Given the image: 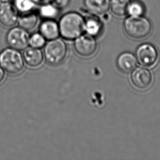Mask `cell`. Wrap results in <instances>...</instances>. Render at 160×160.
<instances>
[{"instance_id":"6da1fadb","label":"cell","mask_w":160,"mask_h":160,"mask_svg":"<svg viewBox=\"0 0 160 160\" xmlns=\"http://www.w3.org/2000/svg\"><path fill=\"white\" fill-rule=\"evenodd\" d=\"M60 35L66 39L73 40L85 31V19L80 14L70 12L62 15L58 22Z\"/></svg>"},{"instance_id":"7a4b0ae2","label":"cell","mask_w":160,"mask_h":160,"mask_svg":"<svg viewBox=\"0 0 160 160\" xmlns=\"http://www.w3.org/2000/svg\"><path fill=\"white\" fill-rule=\"evenodd\" d=\"M123 28L128 36L133 39H142L150 34L152 25L146 18L130 16L123 22Z\"/></svg>"},{"instance_id":"3957f363","label":"cell","mask_w":160,"mask_h":160,"mask_svg":"<svg viewBox=\"0 0 160 160\" xmlns=\"http://www.w3.org/2000/svg\"><path fill=\"white\" fill-rule=\"evenodd\" d=\"M24 60L18 50L8 48L0 55V65L5 71L12 75H17L24 68Z\"/></svg>"},{"instance_id":"277c9868","label":"cell","mask_w":160,"mask_h":160,"mask_svg":"<svg viewBox=\"0 0 160 160\" xmlns=\"http://www.w3.org/2000/svg\"><path fill=\"white\" fill-rule=\"evenodd\" d=\"M68 48L66 42L60 38L49 40L44 50L47 62L50 65L58 66L66 58Z\"/></svg>"},{"instance_id":"5b68a950","label":"cell","mask_w":160,"mask_h":160,"mask_svg":"<svg viewBox=\"0 0 160 160\" xmlns=\"http://www.w3.org/2000/svg\"><path fill=\"white\" fill-rule=\"evenodd\" d=\"M30 35L28 31L20 27H16L9 31L6 36V42L12 49L21 51L29 45Z\"/></svg>"},{"instance_id":"8992f818","label":"cell","mask_w":160,"mask_h":160,"mask_svg":"<svg viewBox=\"0 0 160 160\" xmlns=\"http://www.w3.org/2000/svg\"><path fill=\"white\" fill-rule=\"evenodd\" d=\"M75 39L74 48L79 55L89 58L95 54L98 49V43L93 36L86 33L80 35Z\"/></svg>"},{"instance_id":"52a82bcc","label":"cell","mask_w":160,"mask_h":160,"mask_svg":"<svg viewBox=\"0 0 160 160\" xmlns=\"http://www.w3.org/2000/svg\"><path fill=\"white\" fill-rule=\"evenodd\" d=\"M136 56L140 65L150 67L156 63L158 55V51L154 46L149 44H144L137 49Z\"/></svg>"},{"instance_id":"ba28073f","label":"cell","mask_w":160,"mask_h":160,"mask_svg":"<svg viewBox=\"0 0 160 160\" xmlns=\"http://www.w3.org/2000/svg\"><path fill=\"white\" fill-rule=\"evenodd\" d=\"M18 10L15 5L7 3L0 8V23L7 28H11L17 23Z\"/></svg>"},{"instance_id":"9c48e42d","label":"cell","mask_w":160,"mask_h":160,"mask_svg":"<svg viewBox=\"0 0 160 160\" xmlns=\"http://www.w3.org/2000/svg\"><path fill=\"white\" fill-rule=\"evenodd\" d=\"M131 80L132 84L137 89L144 90L151 85L152 77L148 69L139 67L132 72Z\"/></svg>"},{"instance_id":"30bf717a","label":"cell","mask_w":160,"mask_h":160,"mask_svg":"<svg viewBox=\"0 0 160 160\" xmlns=\"http://www.w3.org/2000/svg\"><path fill=\"white\" fill-rule=\"evenodd\" d=\"M40 33L48 40L55 39L60 35L58 22L54 19H46L39 27Z\"/></svg>"},{"instance_id":"8fae6325","label":"cell","mask_w":160,"mask_h":160,"mask_svg":"<svg viewBox=\"0 0 160 160\" xmlns=\"http://www.w3.org/2000/svg\"><path fill=\"white\" fill-rule=\"evenodd\" d=\"M137 65V59L133 54L125 52L119 55L117 59V66L123 73H130L133 71Z\"/></svg>"},{"instance_id":"7c38bea8","label":"cell","mask_w":160,"mask_h":160,"mask_svg":"<svg viewBox=\"0 0 160 160\" xmlns=\"http://www.w3.org/2000/svg\"><path fill=\"white\" fill-rule=\"evenodd\" d=\"M23 56L26 64L32 68L39 67L43 61V54L39 48L31 47L26 49Z\"/></svg>"},{"instance_id":"4fadbf2b","label":"cell","mask_w":160,"mask_h":160,"mask_svg":"<svg viewBox=\"0 0 160 160\" xmlns=\"http://www.w3.org/2000/svg\"><path fill=\"white\" fill-rule=\"evenodd\" d=\"M88 11L95 15H103L110 9V0H84Z\"/></svg>"},{"instance_id":"5bb4252c","label":"cell","mask_w":160,"mask_h":160,"mask_svg":"<svg viewBox=\"0 0 160 160\" xmlns=\"http://www.w3.org/2000/svg\"><path fill=\"white\" fill-rule=\"evenodd\" d=\"M85 19V32L95 37L101 32L102 24L101 20L98 15L92 14V15H87Z\"/></svg>"},{"instance_id":"9a60e30c","label":"cell","mask_w":160,"mask_h":160,"mask_svg":"<svg viewBox=\"0 0 160 160\" xmlns=\"http://www.w3.org/2000/svg\"><path fill=\"white\" fill-rule=\"evenodd\" d=\"M38 22V17L36 13L29 11L22 13L19 17V26L26 31H30L35 28Z\"/></svg>"},{"instance_id":"2e32d148","label":"cell","mask_w":160,"mask_h":160,"mask_svg":"<svg viewBox=\"0 0 160 160\" xmlns=\"http://www.w3.org/2000/svg\"><path fill=\"white\" fill-rule=\"evenodd\" d=\"M130 0H110V9L112 12L118 17L128 14Z\"/></svg>"},{"instance_id":"e0dca14e","label":"cell","mask_w":160,"mask_h":160,"mask_svg":"<svg viewBox=\"0 0 160 160\" xmlns=\"http://www.w3.org/2000/svg\"><path fill=\"white\" fill-rule=\"evenodd\" d=\"M58 8L51 3L42 5L39 9L40 15L46 19H54L58 17Z\"/></svg>"},{"instance_id":"ac0fdd59","label":"cell","mask_w":160,"mask_h":160,"mask_svg":"<svg viewBox=\"0 0 160 160\" xmlns=\"http://www.w3.org/2000/svg\"><path fill=\"white\" fill-rule=\"evenodd\" d=\"M144 13V7L141 2L134 1L130 2L128 14L132 17L142 16Z\"/></svg>"},{"instance_id":"d6986e66","label":"cell","mask_w":160,"mask_h":160,"mask_svg":"<svg viewBox=\"0 0 160 160\" xmlns=\"http://www.w3.org/2000/svg\"><path fill=\"white\" fill-rule=\"evenodd\" d=\"M14 5L18 11L24 13L32 11L35 3L32 0H15Z\"/></svg>"},{"instance_id":"ffe728a7","label":"cell","mask_w":160,"mask_h":160,"mask_svg":"<svg viewBox=\"0 0 160 160\" xmlns=\"http://www.w3.org/2000/svg\"><path fill=\"white\" fill-rule=\"evenodd\" d=\"M46 44V38L40 33H35L30 37L29 44L34 48H42Z\"/></svg>"},{"instance_id":"44dd1931","label":"cell","mask_w":160,"mask_h":160,"mask_svg":"<svg viewBox=\"0 0 160 160\" xmlns=\"http://www.w3.org/2000/svg\"><path fill=\"white\" fill-rule=\"evenodd\" d=\"M69 0H52V4L58 9L64 8L69 4Z\"/></svg>"},{"instance_id":"7402d4cb","label":"cell","mask_w":160,"mask_h":160,"mask_svg":"<svg viewBox=\"0 0 160 160\" xmlns=\"http://www.w3.org/2000/svg\"><path fill=\"white\" fill-rule=\"evenodd\" d=\"M32 1L35 4L40 5V6L50 3L52 2V0H32Z\"/></svg>"},{"instance_id":"603a6c76","label":"cell","mask_w":160,"mask_h":160,"mask_svg":"<svg viewBox=\"0 0 160 160\" xmlns=\"http://www.w3.org/2000/svg\"><path fill=\"white\" fill-rule=\"evenodd\" d=\"M5 78V73L2 67H0V84H2Z\"/></svg>"},{"instance_id":"cb8c5ba5","label":"cell","mask_w":160,"mask_h":160,"mask_svg":"<svg viewBox=\"0 0 160 160\" xmlns=\"http://www.w3.org/2000/svg\"><path fill=\"white\" fill-rule=\"evenodd\" d=\"M1 6H2V2H1V1L0 0V8H1Z\"/></svg>"}]
</instances>
